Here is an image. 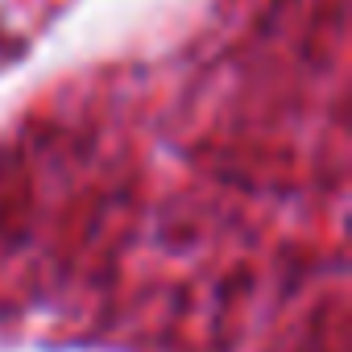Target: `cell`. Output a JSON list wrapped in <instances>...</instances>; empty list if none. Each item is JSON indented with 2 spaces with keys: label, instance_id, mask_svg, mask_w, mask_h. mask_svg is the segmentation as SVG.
Listing matches in <instances>:
<instances>
[]
</instances>
